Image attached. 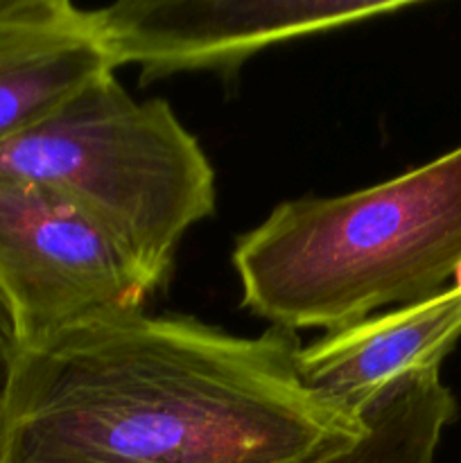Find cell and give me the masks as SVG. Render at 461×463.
Returning <instances> with one entry per match:
<instances>
[{
	"label": "cell",
	"mask_w": 461,
	"mask_h": 463,
	"mask_svg": "<svg viewBox=\"0 0 461 463\" xmlns=\"http://www.w3.org/2000/svg\"><path fill=\"white\" fill-rule=\"evenodd\" d=\"M233 267L242 306L292 333L437 297L461 274V145L357 193L278 203L235 240Z\"/></svg>",
	"instance_id": "cell-2"
},
{
	"label": "cell",
	"mask_w": 461,
	"mask_h": 463,
	"mask_svg": "<svg viewBox=\"0 0 461 463\" xmlns=\"http://www.w3.org/2000/svg\"><path fill=\"white\" fill-rule=\"evenodd\" d=\"M0 176L71 199L158 289L194 224L215 213V170L161 98L136 102L113 72L0 143Z\"/></svg>",
	"instance_id": "cell-3"
},
{
	"label": "cell",
	"mask_w": 461,
	"mask_h": 463,
	"mask_svg": "<svg viewBox=\"0 0 461 463\" xmlns=\"http://www.w3.org/2000/svg\"><path fill=\"white\" fill-rule=\"evenodd\" d=\"M23 353L21 335H18L16 319H14L12 306L0 289V439H3L5 407H7L9 387H12L14 373H16L18 357Z\"/></svg>",
	"instance_id": "cell-9"
},
{
	"label": "cell",
	"mask_w": 461,
	"mask_h": 463,
	"mask_svg": "<svg viewBox=\"0 0 461 463\" xmlns=\"http://www.w3.org/2000/svg\"><path fill=\"white\" fill-rule=\"evenodd\" d=\"M0 289L23 348L90 321L143 310L156 292L71 199L9 176H0Z\"/></svg>",
	"instance_id": "cell-4"
},
{
	"label": "cell",
	"mask_w": 461,
	"mask_h": 463,
	"mask_svg": "<svg viewBox=\"0 0 461 463\" xmlns=\"http://www.w3.org/2000/svg\"><path fill=\"white\" fill-rule=\"evenodd\" d=\"M407 0H127L90 9L113 71L138 66L140 84L176 72L230 77L271 45L373 21Z\"/></svg>",
	"instance_id": "cell-5"
},
{
	"label": "cell",
	"mask_w": 461,
	"mask_h": 463,
	"mask_svg": "<svg viewBox=\"0 0 461 463\" xmlns=\"http://www.w3.org/2000/svg\"><path fill=\"white\" fill-rule=\"evenodd\" d=\"M456 411L438 369L409 375L362 414L364 437L324 463H434L443 430Z\"/></svg>",
	"instance_id": "cell-8"
},
{
	"label": "cell",
	"mask_w": 461,
	"mask_h": 463,
	"mask_svg": "<svg viewBox=\"0 0 461 463\" xmlns=\"http://www.w3.org/2000/svg\"><path fill=\"white\" fill-rule=\"evenodd\" d=\"M113 71L90 9L68 0H0V143Z\"/></svg>",
	"instance_id": "cell-7"
},
{
	"label": "cell",
	"mask_w": 461,
	"mask_h": 463,
	"mask_svg": "<svg viewBox=\"0 0 461 463\" xmlns=\"http://www.w3.org/2000/svg\"><path fill=\"white\" fill-rule=\"evenodd\" d=\"M461 337V285L411 306L371 315L298 346L296 371L310 392L353 419L409 375L441 369Z\"/></svg>",
	"instance_id": "cell-6"
},
{
	"label": "cell",
	"mask_w": 461,
	"mask_h": 463,
	"mask_svg": "<svg viewBox=\"0 0 461 463\" xmlns=\"http://www.w3.org/2000/svg\"><path fill=\"white\" fill-rule=\"evenodd\" d=\"M296 333L107 317L23 348L0 463H324L364 420L303 384Z\"/></svg>",
	"instance_id": "cell-1"
}]
</instances>
